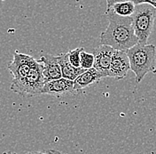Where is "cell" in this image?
Wrapping results in <instances>:
<instances>
[{
	"mask_svg": "<svg viewBox=\"0 0 156 154\" xmlns=\"http://www.w3.org/2000/svg\"><path fill=\"white\" fill-rule=\"evenodd\" d=\"M108 26L100 34V45L109 46L115 50L127 51L138 43L131 17H122L111 9L106 10Z\"/></svg>",
	"mask_w": 156,
	"mask_h": 154,
	"instance_id": "cell-1",
	"label": "cell"
},
{
	"mask_svg": "<svg viewBox=\"0 0 156 154\" xmlns=\"http://www.w3.org/2000/svg\"><path fill=\"white\" fill-rule=\"evenodd\" d=\"M130 70L135 74V83L139 84L148 73L156 74V47L154 45L137 43L126 51Z\"/></svg>",
	"mask_w": 156,
	"mask_h": 154,
	"instance_id": "cell-2",
	"label": "cell"
},
{
	"mask_svg": "<svg viewBox=\"0 0 156 154\" xmlns=\"http://www.w3.org/2000/svg\"><path fill=\"white\" fill-rule=\"evenodd\" d=\"M155 16L156 9L151 5L140 4L136 6L134 13L130 17L134 32L139 44H147L154 30Z\"/></svg>",
	"mask_w": 156,
	"mask_h": 154,
	"instance_id": "cell-3",
	"label": "cell"
},
{
	"mask_svg": "<svg viewBox=\"0 0 156 154\" xmlns=\"http://www.w3.org/2000/svg\"><path fill=\"white\" fill-rule=\"evenodd\" d=\"M44 85L43 65L39 61H36L26 77L20 80L12 81L10 89L20 96L33 97L42 95Z\"/></svg>",
	"mask_w": 156,
	"mask_h": 154,
	"instance_id": "cell-4",
	"label": "cell"
},
{
	"mask_svg": "<svg viewBox=\"0 0 156 154\" xmlns=\"http://www.w3.org/2000/svg\"><path fill=\"white\" fill-rule=\"evenodd\" d=\"M36 61L29 54L15 53L12 61L7 65V69L12 76V80H20L26 77Z\"/></svg>",
	"mask_w": 156,
	"mask_h": 154,
	"instance_id": "cell-5",
	"label": "cell"
},
{
	"mask_svg": "<svg viewBox=\"0 0 156 154\" xmlns=\"http://www.w3.org/2000/svg\"><path fill=\"white\" fill-rule=\"evenodd\" d=\"M129 69V61L126 51L115 50L108 70V77L121 80L126 77Z\"/></svg>",
	"mask_w": 156,
	"mask_h": 154,
	"instance_id": "cell-6",
	"label": "cell"
},
{
	"mask_svg": "<svg viewBox=\"0 0 156 154\" xmlns=\"http://www.w3.org/2000/svg\"><path fill=\"white\" fill-rule=\"evenodd\" d=\"M115 49L109 46L100 45L93 50L94 55V65L93 68L103 76V77H108V70L110 68L112 56Z\"/></svg>",
	"mask_w": 156,
	"mask_h": 154,
	"instance_id": "cell-7",
	"label": "cell"
},
{
	"mask_svg": "<svg viewBox=\"0 0 156 154\" xmlns=\"http://www.w3.org/2000/svg\"><path fill=\"white\" fill-rule=\"evenodd\" d=\"M74 92V81L66 78H58L47 82L44 85L42 89V95L46 94L55 97H61L62 96Z\"/></svg>",
	"mask_w": 156,
	"mask_h": 154,
	"instance_id": "cell-8",
	"label": "cell"
},
{
	"mask_svg": "<svg viewBox=\"0 0 156 154\" xmlns=\"http://www.w3.org/2000/svg\"><path fill=\"white\" fill-rule=\"evenodd\" d=\"M39 62L43 65V75L44 78V84L62 77L60 66L56 56L51 54H45L40 58Z\"/></svg>",
	"mask_w": 156,
	"mask_h": 154,
	"instance_id": "cell-9",
	"label": "cell"
},
{
	"mask_svg": "<svg viewBox=\"0 0 156 154\" xmlns=\"http://www.w3.org/2000/svg\"><path fill=\"white\" fill-rule=\"evenodd\" d=\"M101 78H103V76L94 68L87 69L74 80V92H79L90 87L98 82Z\"/></svg>",
	"mask_w": 156,
	"mask_h": 154,
	"instance_id": "cell-10",
	"label": "cell"
},
{
	"mask_svg": "<svg viewBox=\"0 0 156 154\" xmlns=\"http://www.w3.org/2000/svg\"><path fill=\"white\" fill-rule=\"evenodd\" d=\"M58 62V64L61 69V75L63 78L74 81L78 76L83 73L85 70L82 68L74 67L68 61V53H62L56 56Z\"/></svg>",
	"mask_w": 156,
	"mask_h": 154,
	"instance_id": "cell-11",
	"label": "cell"
},
{
	"mask_svg": "<svg viewBox=\"0 0 156 154\" xmlns=\"http://www.w3.org/2000/svg\"><path fill=\"white\" fill-rule=\"evenodd\" d=\"M135 7L136 5L133 3V1H125L114 5L111 10L119 16L130 17L134 13Z\"/></svg>",
	"mask_w": 156,
	"mask_h": 154,
	"instance_id": "cell-12",
	"label": "cell"
},
{
	"mask_svg": "<svg viewBox=\"0 0 156 154\" xmlns=\"http://www.w3.org/2000/svg\"><path fill=\"white\" fill-rule=\"evenodd\" d=\"M94 65V55L93 54H90L84 51V49L81 52L80 54V67L84 70L93 68Z\"/></svg>",
	"mask_w": 156,
	"mask_h": 154,
	"instance_id": "cell-13",
	"label": "cell"
},
{
	"mask_svg": "<svg viewBox=\"0 0 156 154\" xmlns=\"http://www.w3.org/2000/svg\"><path fill=\"white\" fill-rule=\"evenodd\" d=\"M83 50V47H77L68 52V61L74 67L81 68L80 67V54Z\"/></svg>",
	"mask_w": 156,
	"mask_h": 154,
	"instance_id": "cell-14",
	"label": "cell"
},
{
	"mask_svg": "<svg viewBox=\"0 0 156 154\" xmlns=\"http://www.w3.org/2000/svg\"><path fill=\"white\" fill-rule=\"evenodd\" d=\"M133 3L135 5H140V4H148L151 5L153 7L156 9V0H133Z\"/></svg>",
	"mask_w": 156,
	"mask_h": 154,
	"instance_id": "cell-15",
	"label": "cell"
},
{
	"mask_svg": "<svg viewBox=\"0 0 156 154\" xmlns=\"http://www.w3.org/2000/svg\"><path fill=\"white\" fill-rule=\"evenodd\" d=\"M125 1H133V0H107V10L111 9L114 5L121 2H125Z\"/></svg>",
	"mask_w": 156,
	"mask_h": 154,
	"instance_id": "cell-16",
	"label": "cell"
},
{
	"mask_svg": "<svg viewBox=\"0 0 156 154\" xmlns=\"http://www.w3.org/2000/svg\"><path fill=\"white\" fill-rule=\"evenodd\" d=\"M25 154H48L47 152H28Z\"/></svg>",
	"mask_w": 156,
	"mask_h": 154,
	"instance_id": "cell-17",
	"label": "cell"
},
{
	"mask_svg": "<svg viewBox=\"0 0 156 154\" xmlns=\"http://www.w3.org/2000/svg\"><path fill=\"white\" fill-rule=\"evenodd\" d=\"M3 154H16L15 152H5Z\"/></svg>",
	"mask_w": 156,
	"mask_h": 154,
	"instance_id": "cell-18",
	"label": "cell"
}]
</instances>
